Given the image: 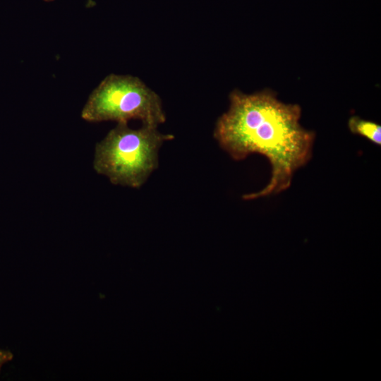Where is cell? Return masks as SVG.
I'll use <instances>...</instances> for the list:
<instances>
[{
  "instance_id": "6da1fadb",
  "label": "cell",
  "mask_w": 381,
  "mask_h": 381,
  "mask_svg": "<svg viewBox=\"0 0 381 381\" xmlns=\"http://www.w3.org/2000/svg\"><path fill=\"white\" fill-rule=\"evenodd\" d=\"M301 115L300 106L279 101L271 91L231 92L229 109L215 125V140L235 160L258 153L266 157L271 166L267 186L243 195L244 200L286 190L294 174L310 159L315 135L301 125Z\"/></svg>"
},
{
  "instance_id": "7a4b0ae2",
  "label": "cell",
  "mask_w": 381,
  "mask_h": 381,
  "mask_svg": "<svg viewBox=\"0 0 381 381\" xmlns=\"http://www.w3.org/2000/svg\"><path fill=\"white\" fill-rule=\"evenodd\" d=\"M174 136L159 132L157 126L142 125L138 129L117 123L95 145L93 169L114 185L141 187L157 168L159 151Z\"/></svg>"
},
{
  "instance_id": "3957f363",
  "label": "cell",
  "mask_w": 381,
  "mask_h": 381,
  "mask_svg": "<svg viewBox=\"0 0 381 381\" xmlns=\"http://www.w3.org/2000/svg\"><path fill=\"white\" fill-rule=\"evenodd\" d=\"M81 117L94 123L139 119L143 125L157 127L166 121L157 93L138 77L116 74L106 76L91 92Z\"/></svg>"
},
{
  "instance_id": "277c9868",
  "label": "cell",
  "mask_w": 381,
  "mask_h": 381,
  "mask_svg": "<svg viewBox=\"0 0 381 381\" xmlns=\"http://www.w3.org/2000/svg\"><path fill=\"white\" fill-rule=\"evenodd\" d=\"M348 126L351 133L361 135L380 146L381 127L379 124L355 116L349 119Z\"/></svg>"
},
{
  "instance_id": "5b68a950",
  "label": "cell",
  "mask_w": 381,
  "mask_h": 381,
  "mask_svg": "<svg viewBox=\"0 0 381 381\" xmlns=\"http://www.w3.org/2000/svg\"><path fill=\"white\" fill-rule=\"evenodd\" d=\"M13 358V353L6 349H0V371L2 366Z\"/></svg>"
},
{
  "instance_id": "8992f818",
  "label": "cell",
  "mask_w": 381,
  "mask_h": 381,
  "mask_svg": "<svg viewBox=\"0 0 381 381\" xmlns=\"http://www.w3.org/2000/svg\"><path fill=\"white\" fill-rule=\"evenodd\" d=\"M44 1H52V0H44Z\"/></svg>"
}]
</instances>
